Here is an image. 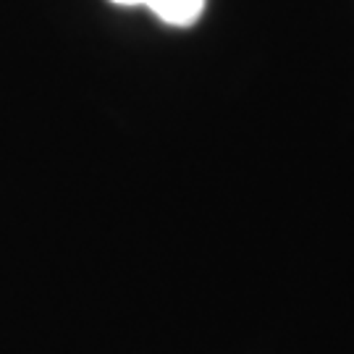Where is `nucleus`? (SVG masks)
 <instances>
[{"mask_svg": "<svg viewBox=\"0 0 354 354\" xmlns=\"http://www.w3.org/2000/svg\"><path fill=\"white\" fill-rule=\"evenodd\" d=\"M115 6H147L160 21L171 26H192L205 11V0H111Z\"/></svg>", "mask_w": 354, "mask_h": 354, "instance_id": "obj_1", "label": "nucleus"}]
</instances>
